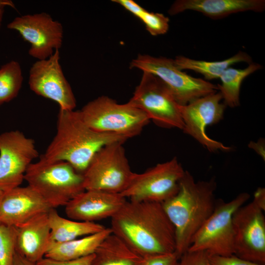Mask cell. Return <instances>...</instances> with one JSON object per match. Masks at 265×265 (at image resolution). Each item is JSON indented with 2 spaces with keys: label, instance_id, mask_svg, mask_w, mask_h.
I'll use <instances>...</instances> for the list:
<instances>
[{
  "label": "cell",
  "instance_id": "6da1fadb",
  "mask_svg": "<svg viewBox=\"0 0 265 265\" xmlns=\"http://www.w3.org/2000/svg\"><path fill=\"white\" fill-rule=\"evenodd\" d=\"M110 219L112 233L144 258L175 252L174 227L161 203L127 200Z\"/></svg>",
  "mask_w": 265,
  "mask_h": 265
},
{
  "label": "cell",
  "instance_id": "7a4b0ae2",
  "mask_svg": "<svg viewBox=\"0 0 265 265\" xmlns=\"http://www.w3.org/2000/svg\"><path fill=\"white\" fill-rule=\"evenodd\" d=\"M216 187L214 178L196 182L186 170L178 192L161 203L174 227L175 253L179 258L187 252L194 236L213 212Z\"/></svg>",
  "mask_w": 265,
  "mask_h": 265
},
{
  "label": "cell",
  "instance_id": "3957f363",
  "mask_svg": "<svg viewBox=\"0 0 265 265\" xmlns=\"http://www.w3.org/2000/svg\"><path fill=\"white\" fill-rule=\"evenodd\" d=\"M127 139L117 134L93 130L83 121L79 110L59 109L55 135L41 157L49 161H66L83 175L100 149Z\"/></svg>",
  "mask_w": 265,
  "mask_h": 265
},
{
  "label": "cell",
  "instance_id": "277c9868",
  "mask_svg": "<svg viewBox=\"0 0 265 265\" xmlns=\"http://www.w3.org/2000/svg\"><path fill=\"white\" fill-rule=\"evenodd\" d=\"M28 186L52 208L65 206L85 190L83 175L64 161H49L41 156L32 162L24 177Z\"/></svg>",
  "mask_w": 265,
  "mask_h": 265
},
{
  "label": "cell",
  "instance_id": "5b68a950",
  "mask_svg": "<svg viewBox=\"0 0 265 265\" xmlns=\"http://www.w3.org/2000/svg\"><path fill=\"white\" fill-rule=\"evenodd\" d=\"M79 112L93 130L117 134L128 139L139 134L150 121L142 110L130 102L120 104L105 96L90 101Z\"/></svg>",
  "mask_w": 265,
  "mask_h": 265
},
{
  "label": "cell",
  "instance_id": "8992f818",
  "mask_svg": "<svg viewBox=\"0 0 265 265\" xmlns=\"http://www.w3.org/2000/svg\"><path fill=\"white\" fill-rule=\"evenodd\" d=\"M242 192L229 202L218 199L214 210L194 236L187 251H205L209 255H234L232 219L234 212L250 198Z\"/></svg>",
  "mask_w": 265,
  "mask_h": 265
},
{
  "label": "cell",
  "instance_id": "52a82bcc",
  "mask_svg": "<svg viewBox=\"0 0 265 265\" xmlns=\"http://www.w3.org/2000/svg\"><path fill=\"white\" fill-rule=\"evenodd\" d=\"M124 143H109L95 154L83 174L85 190L121 194L126 189L134 172L126 157Z\"/></svg>",
  "mask_w": 265,
  "mask_h": 265
},
{
  "label": "cell",
  "instance_id": "ba28073f",
  "mask_svg": "<svg viewBox=\"0 0 265 265\" xmlns=\"http://www.w3.org/2000/svg\"><path fill=\"white\" fill-rule=\"evenodd\" d=\"M130 66L158 77L169 87L181 106L218 90L217 85L183 72L170 58L140 54L132 61Z\"/></svg>",
  "mask_w": 265,
  "mask_h": 265
},
{
  "label": "cell",
  "instance_id": "9c48e42d",
  "mask_svg": "<svg viewBox=\"0 0 265 265\" xmlns=\"http://www.w3.org/2000/svg\"><path fill=\"white\" fill-rule=\"evenodd\" d=\"M143 72L140 82L129 102L142 110L157 125L183 130L180 105L169 87L156 75Z\"/></svg>",
  "mask_w": 265,
  "mask_h": 265
},
{
  "label": "cell",
  "instance_id": "30bf717a",
  "mask_svg": "<svg viewBox=\"0 0 265 265\" xmlns=\"http://www.w3.org/2000/svg\"><path fill=\"white\" fill-rule=\"evenodd\" d=\"M185 171L175 157L142 173H134L121 194L130 201L162 203L178 192Z\"/></svg>",
  "mask_w": 265,
  "mask_h": 265
},
{
  "label": "cell",
  "instance_id": "8fae6325",
  "mask_svg": "<svg viewBox=\"0 0 265 265\" xmlns=\"http://www.w3.org/2000/svg\"><path fill=\"white\" fill-rule=\"evenodd\" d=\"M222 100L220 93L216 92L180 106L184 123L183 132L191 136L210 152H228L232 149V147L212 139L206 133L208 126L217 124L223 118L226 106L221 102Z\"/></svg>",
  "mask_w": 265,
  "mask_h": 265
},
{
  "label": "cell",
  "instance_id": "7c38bea8",
  "mask_svg": "<svg viewBox=\"0 0 265 265\" xmlns=\"http://www.w3.org/2000/svg\"><path fill=\"white\" fill-rule=\"evenodd\" d=\"M39 156L34 140L18 130L0 134V190L19 187L32 160Z\"/></svg>",
  "mask_w": 265,
  "mask_h": 265
},
{
  "label": "cell",
  "instance_id": "4fadbf2b",
  "mask_svg": "<svg viewBox=\"0 0 265 265\" xmlns=\"http://www.w3.org/2000/svg\"><path fill=\"white\" fill-rule=\"evenodd\" d=\"M234 255L265 265V217L252 201L234 212L233 219Z\"/></svg>",
  "mask_w": 265,
  "mask_h": 265
},
{
  "label": "cell",
  "instance_id": "5bb4252c",
  "mask_svg": "<svg viewBox=\"0 0 265 265\" xmlns=\"http://www.w3.org/2000/svg\"><path fill=\"white\" fill-rule=\"evenodd\" d=\"M7 27L16 31L30 44L28 54L37 60L49 58L62 46V24L46 12L16 17L7 24Z\"/></svg>",
  "mask_w": 265,
  "mask_h": 265
},
{
  "label": "cell",
  "instance_id": "9a60e30c",
  "mask_svg": "<svg viewBox=\"0 0 265 265\" xmlns=\"http://www.w3.org/2000/svg\"><path fill=\"white\" fill-rule=\"evenodd\" d=\"M59 60L57 50L49 58L35 62L29 71V87L36 94L56 102L59 109L74 110L76 100Z\"/></svg>",
  "mask_w": 265,
  "mask_h": 265
},
{
  "label": "cell",
  "instance_id": "2e32d148",
  "mask_svg": "<svg viewBox=\"0 0 265 265\" xmlns=\"http://www.w3.org/2000/svg\"><path fill=\"white\" fill-rule=\"evenodd\" d=\"M127 200L121 194L96 190H85L65 206L68 218L95 222L116 214Z\"/></svg>",
  "mask_w": 265,
  "mask_h": 265
},
{
  "label": "cell",
  "instance_id": "e0dca14e",
  "mask_svg": "<svg viewBox=\"0 0 265 265\" xmlns=\"http://www.w3.org/2000/svg\"><path fill=\"white\" fill-rule=\"evenodd\" d=\"M52 209L29 186H20L3 193L0 203V224L18 227Z\"/></svg>",
  "mask_w": 265,
  "mask_h": 265
},
{
  "label": "cell",
  "instance_id": "ac0fdd59",
  "mask_svg": "<svg viewBox=\"0 0 265 265\" xmlns=\"http://www.w3.org/2000/svg\"><path fill=\"white\" fill-rule=\"evenodd\" d=\"M48 213L38 215L16 227V252L35 264L44 257L51 242Z\"/></svg>",
  "mask_w": 265,
  "mask_h": 265
},
{
  "label": "cell",
  "instance_id": "d6986e66",
  "mask_svg": "<svg viewBox=\"0 0 265 265\" xmlns=\"http://www.w3.org/2000/svg\"><path fill=\"white\" fill-rule=\"evenodd\" d=\"M265 9V0H178L171 5L168 13L174 15L193 10L217 19L240 12H263Z\"/></svg>",
  "mask_w": 265,
  "mask_h": 265
},
{
  "label": "cell",
  "instance_id": "ffe728a7",
  "mask_svg": "<svg viewBox=\"0 0 265 265\" xmlns=\"http://www.w3.org/2000/svg\"><path fill=\"white\" fill-rule=\"evenodd\" d=\"M111 233L110 228L106 227L96 233L70 241L51 242L44 257L68 261L93 254L104 239Z\"/></svg>",
  "mask_w": 265,
  "mask_h": 265
},
{
  "label": "cell",
  "instance_id": "44dd1931",
  "mask_svg": "<svg viewBox=\"0 0 265 265\" xmlns=\"http://www.w3.org/2000/svg\"><path fill=\"white\" fill-rule=\"evenodd\" d=\"M91 265H144L145 259L118 237L108 235L98 247Z\"/></svg>",
  "mask_w": 265,
  "mask_h": 265
},
{
  "label": "cell",
  "instance_id": "7402d4cb",
  "mask_svg": "<svg viewBox=\"0 0 265 265\" xmlns=\"http://www.w3.org/2000/svg\"><path fill=\"white\" fill-rule=\"evenodd\" d=\"M51 242H64L102 231L106 227L96 222L80 221L60 216L54 208L48 213Z\"/></svg>",
  "mask_w": 265,
  "mask_h": 265
},
{
  "label": "cell",
  "instance_id": "603a6c76",
  "mask_svg": "<svg viewBox=\"0 0 265 265\" xmlns=\"http://www.w3.org/2000/svg\"><path fill=\"white\" fill-rule=\"evenodd\" d=\"M176 65L181 70H190L202 75L207 80L219 79L224 71L231 65L239 62H252L247 53L239 51L231 57L221 61H207L178 56L174 59Z\"/></svg>",
  "mask_w": 265,
  "mask_h": 265
},
{
  "label": "cell",
  "instance_id": "cb8c5ba5",
  "mask_svg": "<svg viewBox=\"0 0 265 265\" xmlns=\"http://www.w3.org/2000/svg\"><path fill=\"white\" fill-rule=\"evenodd\" d=\"M261 68L260 64L252 62L244 69L230 67L224 71L219 78L221 84H218L217 86L226 106L234 108L240 105L242 82L249 75Z\"/></svg>",
  "mask_w": 265,
  "mask_h": 265
},
{
  "label": "cell",
  "instance_id": "d4e9b609",
  "mask_svg": "<svg viewBox=\"0 0 265 265\" xmlns=\"http://www.w3.org/2000/svg\"><path fill=\"white\" fill-rule=\"evenodd\" d=\"M23 82L22 68L17 61L11 60L0 67V106L17 96Z\"/></svg>",
  "mask_w": 265,
  "mask_h": 265
},
{
  "label": "cell",
  "instance_id": "484cf974",
  "mask_svg": "<svg viewBox=\"0 0 265 265\" xmlns=\"http://www.w3.org/2000/svg\"><path fill=\"white\" fill-rule=\"evenodd\" d=\"M17 228L0 224V265H13Z\"/></svg>",
  "mask_w": 265,
  "mask_h": 265
},
{
  "label": "cell",
  "instance_id": "4316f807",
  "mask_svg": "<svg viewBox=\"0 0 265 265\" xmlns=\"http://www.w3.org/2000/svg\"><path fill=\"white\" fill-rule=\"evenodd\" d=\"M147 30L153 36L166 33L169 29V19L162 13L150 12L146 10L140 18Z\"/></svg>",
  "mask_w": 265,
  "mask_h": 265
},
{
  "label": "cell",
  "instance_id": "83f0119b",
  "mask_svg": "<svg viewBox=\"0 0 265 265\" xmlns=\"http://www.w3.org/2000/svg\"><path fill=\"white\" fill-rule=\"evenodd\" d=\"M179 265H211L205 251H187L180 258Z\"/></svg>",
  "mask_w": 265,
  "mask_h": 265
},
{
  "label": "cell",
  "instance_id": "f1b7e54d",
  "mask_svg": "<svg viewBox=\"0 0 265 265\" xmlns=\"http://www.w3.org/2000/svg\"><path fill=\"white\" fill-rule=\"evenodd\" d=\"M209 259L211 265H265L242 259L235 255L222 256L209 254Z\"/></svg>",
  "mask_w": 265,
  "mask_h": 265
},
{
  "label": "cell",
  "instance_id": "f546056e",
  "mask_svg": "<svg viewBox=\"0 0 265 265\" xmlns=\"http://www.w3.org/2000/svg\"><path fill=\"white\" fill-rule=\"evenodd\" d=\"M94 254L68 261H59L44 257L37 262L36 265H91L94 258Z\"/></svg>",
  "mask_w": 265,
  "mask_h": 265
},
{
  "label": "cell",
  "instance_id": "4dcf8cb0",
  "mask_svg": "<svg viewBox=\"0 0 265 265\" xmlns=\"http://www.w3.org/2000/svg\"><path fill=\"white\" fill-rule=\"evenodd\" d=\"M144 265H179L180 258L174 252L145 258Z\"/></svg>",
  "mask_w": 265,
  "mask_h": 265
},
{
  "label": "cell",
  "instance_id": "1f68e13d",
  "mask_svg": "<svg viewBox=\"0 0 265 265\" xmlns=\"http://www.w3.org/2000/svg\"><path fill=\"white\" fill-rule=\"evenodd\" d=\"M112 1L122 5L139 19L146 10L132 0H114Z\"/></svg>",
  "mask_w": 265,
  "mask_h": 265
},
{
  "label": "cell",
  "instance_id": "d6a6232c",
  "mask_svg": "<svg viewBox=\"0 0 265 265\" xmlns=\"http://www.w3.org/2000/svg\"><path fill=\"white\" fill-rule=\"evenodd\" d=\"M252 202L260 209L265 211V188L259 187L254 193V198Z\"/></svg>",
  "mask_w": 265,
  "mask_h": 265
},
{
  "label": "cell",
  "instance_id": "836d02e7",
  "mask_svg": "<svg viewBox=\"0 0 265 265\" xmlns=\"http://www.w3.org/2000/svg\"><path fill=\"white\" fill-rule=\"evenodd\" d=\"M248 147L254 150L265 160V148L264 139L262 138H260L256 142L250 141L248 144Z\"/></svg>",
  "mask_w": 265,
  "mask_h": 265
},
{
  "label": "cell",
  "instance_id": "e575fe53",
  "mask_svg": "<svg viewBox=\"0 0 265 265\" xmlns=\"http://www.w3.org/2000/svg\"><path fill=\"white\" fill-rule=\"evenodd\" d=\"M7 6L15 8V4L12 1L10 0H0V28L1 26L4 10Z\"/></svg>",
  "mask_w": 265,
  "mask_h": 265
},
{
  "label": "cell",
  "instance_id": "d590c367",
  "mask_svg": "<svg viewBox=\"0 0 265 265\" xmlns=\"http://www.w3.org/2000/svg\"><path fill=\"white\" fill-rule=\"evenodd\" d=\"M13 265H36V264L28 261L16 252Z\"/></svg>",
  "mask_w": 265,
  "mask_h": 265
},
{
  "label": "cell",
  "instance_id": "8d00e7d4",
  "mask_svg": "<svg viewBox=\"0 0 265 265\" xmlns=\"http://www.w3.org/2000/svg\"><path fill=\"white\" fill-rule=\"evenodd\" d=\"M3 193L4 192L0 190V202H1V199H2Z\"/></svg>",
  "mask_w": 265,
  "mask_h": 265
}]
</instances>
